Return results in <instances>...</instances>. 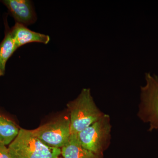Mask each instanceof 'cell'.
Returning a JSON list of instances; mask_svg holds the SVG:
<instances>
[{
    "label": "cell",
    "mask_w": 158,
    "mask_h": 158,
    "mask_svg": "<svg viewBox=\"0 0 158 158\" xmlns=\"http://www.w3.org/2000/svg\"><path fill=\"white\" fill-rule=\"evenodd\" d=\"M71 134H77L98 120L104 113L97 106L89 88H84L76 98L67 104Z\"/></svg>",
    "instance_id": "6da1fadb"
},
{
    "label": "cell",
    "mask_w": 158,
    "mask_h": 158,
    "mask_svg": "<svg viewBox=\"0 0 158 158\" xmlns=\"http://www.w3.org/2000/svg\"><path fill=\"white\" fill-rule=\"evenodd\" d=\"M11 158H59L61 148L47 146L33 131L20 129L8 147Z\"/></svg>",
    "instance_id": "7a4b0ae2"
},
{
    "label": "cell",
    "mask_w": 158,
    "mask_h": 158,
    "mask_svg": "<svg viewBox=\"0 0 158 158\" xmlns=\"http://www.w3.org/2000/svg\"><path fill=\"white\" fill-rule=\"evenodd\" d=\"M145 81L140 90L138 116L148 123L150 131H158V76L147 73Z\"/></svg>",
    "instance_id": "3957f363"
},
{
    "label": "cell",
    "mask_w": 158,
    "mask_h": 158,
    "mask_svg": "<svg viewBox=\"0 0 158 158\" xmlns=\"http://www.w3.org/2000/svg\"><path fill=\"white\" fill-rule=\"evenodd\" d=\"M111 126L110 116L104 114L98 120L77 134L82 147L100 155L110 141Z\"/></svg>",
    "instance_id": "277c9868"
},
{
    "label": "cell",
    "mask_w": 158,
    "mask_h": 158,
    "mask_svg": "<svg viewBox=\"0 0 158 158\" xmlns=\"http://www.w3.org/2000/svg\"><path fill=\"white\" fill-rule=\"evenodd\" d=\"M34 135L49 147L61 148L71 135L69 117L62 116L33 130Z\"/></svg>",
    "instance_id": "5b68a950"
},
{
    "label": "cell",
    "mask_w": 158,
    "mask_h": 158,
    "mask_svg": "<svg viewBox=\"0 0 158 158\" xmlns=\"http://www.w3.org/2000/svg\"><path fill=\"white\" fill-rule=\"evenodd\" d=\"M8 9L16 23L26 26L35 23L37 15L32 1L29 0H3L0 1Z\"/></svg>",
    "instance_id": "8992f818"
},
{
    "label": "cell",
    "mask_w": 158,
    "mask_h": 158,
    "mask_svg": "<svg viewBox=\"0 0 158 158\" xmlns=\"http://www.w3.org/2000/svg\"><path fill=\"white\" fill-rule=\"evenodd\" d=\"M11 32L17 48L31 43L47 44L50 41L48 35L31 31L26 26L19 23H15L11 28Z\"/></svg>",
    "instance_id": "52a82bcc"
},
{
    "label": "cell",
    "mask_w": 158,
    "mask_h": 158,
    "mask_svg": "<svg viewBox=\"0 0 158 158\" xmlns=\"http://www.w3.org/2000/svg\"><path fill=\"white\" fill-rule=\"evenodd\" d=\"M64 158H99L96 154L82 147L77 134H71L68 142L61 148Z\"/></svg>",
    "instance_id": "ba28073f"
},
{
    "label": "cell",
    "mask_w": 158,
    "mask_h": 158,
    "mask_svg": "<svg viewBox=\"0 0 158 158\" xmlns=\"http://www.w3.org/2000/svg\"><path fill=\"white\" fill-rule=\"evenodd\" d=\"M6 21L5 37L0 43V77L5 75L7 61L18 49L12 38L11 29L9 27L6 19Z\"/></svg>",
    "instance_id": "9c48e42d"
},
{
    "label": "cell",
    "mask_w": 158,
    "mask_h": 158,
    "mask_svg": "<svg viewBox=\"0 0 158 158\" xmlns=\"http://www.w3.org/2000/svg\"><path fill=\"white\" fill-rule=\"evenodd\" d=\"M19 130L14 122L0 114V142L9 145L17 137Z\"/></svg>",
    "instance_id": "30bf717a"
},
{
    "label": "cell",
    "mask_w": 158,
    "mask_h": 158,
    "mask_svg": "<svg viewBox=\"0 0 158 158\" xmlns=\"http://www.w3.org/2000/svg\"><path fill=\"white\" fill-rule=\"evenodd\" d=\"M0 142V158H11L8 148Z\"/></svg>",
    "instance_id": "8fae6325"
},
{
    "label": "cell",
    "mask_w": 158,
    "mask_h": 158,
    "mask_svg": "<svg viewBox=\"0 0 158 158\" xmlns=\"http://www.w3.org/2000/svg\"></svg>",
    "instance_id": "7c38bea8"
}]
</instances>
